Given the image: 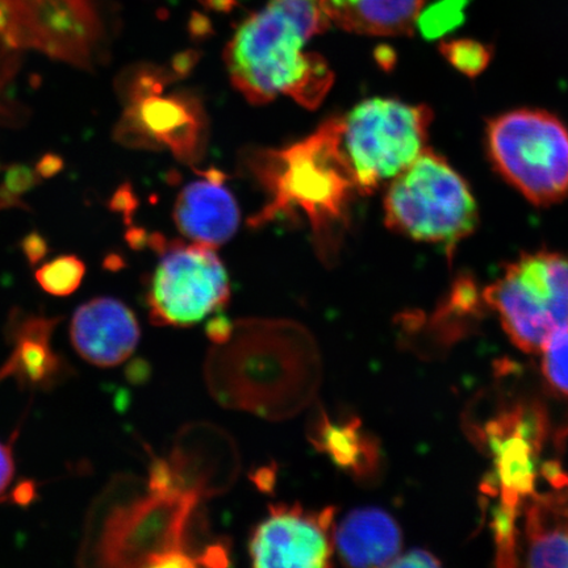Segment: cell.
I'll list each match as a JSON object with an SVG mask.
<instances>
[{
    "mask_svg": "<svg viewBox=\"0 0 568 568\" xmlns=\"http://www.w3.org/2000/svg\"><path fill=\"white\" fill-rule=\"evenodd\" d=\"M329 26L323 0H270L225 48L233 87L253 104L286 95L316 109L332 88L333 73L323 57L305 52V45Z\"/></svg>",
    "mask_w": 568,
    "mask_h": 568,
    "instance_id": "1",
    "label": "cell"
},
{
    "mask_svg": "<svg viewBox=\"0 0 568 568\" xmlns=\"http://www.w3.org/2000/svg\"><path fill=\"white\" fill-rule=\"evenodd\" d=\"M341 130L343 119L332 118L307 139L280 151L257 152L248 163L268 196L252 224L304 216L320 258L328 264L343 243L353 197L359 194L341 145Z\"/></svg>",
    "mask_w": 568,
    "mask_h": 568,
    "instance_id": "2",
    "label": "cell"
},
{
    "mask_svg": "<svg viewBox=\"0 0 568 568\" xmlns=\"http://www.w3.org/2000/svg\"><path fill=\"white\" fill-rule=\"evenodd\" d=\"M149 494L106 510L91 554L102 567H190L184 550L191 516L201 495L178 487Z\"/></svg>",
    "mask_w": 568,
    "mask_h": 568,
    "instance_id": "3",
    "label": "cell"
},
{
    "mask_svg": "<svg viewBox=\"0 0 568 568\" xmlns=\"http://www.w3.org/2000/svg\"><path fill=\"white\" fill-rule=\"evenodd\" d=\"M390 231L452 254L477 229V202L470 187L442 155L425 149L389 182L385 197Z\"/></svg>",
    "mask_w": 568,
    "mask_h": 568,
    "instance_id": "4",
    "label": "cell"
},
{
    "mask_svg": "<svg viewBox=\"0 0 568 568\" xmlns=\"http://www.w3.org/2000/svg\"><path fill=\"white\" fill-rule=\"evenodd\" d=\"M486 144L497 172L532 204L568 197V130L551 113H503L488 123Z\"/></svg>",
    "mask_w": 568,
    "mask_h": 568,
    "instance_id": "5",
    "label": "cell"
},
{
    "mask_svg": "<svg viewBox=\"0 0 568 568\" xmlns=\"http://www.w3.org/2000/svg\"><path fill=\"white\" fill-rule=\"evenodd\" d=\"M341 119V145L359 194L368 195L393 181L425 151L433 113L426 105L373 98Z\"/></svg>",
    "mask_w": 568,
    "mask_h": 568,
    "instance_id": "6",
    "label": "cell"
},
{
    "mask_svg": "<svg viewBox=\"0 0 568 568\" xmlns=\"http://www.w3.org/2000/svg\"><path fill=\"white\" fill-rule=\"evenodd\" d=\"M485 301L517 347L542 352L556 333L568 331V254L521 255L486 288Z\"/></svg>",
    "mask_w": 568,
    "mask_h": 568,
    "instance_id": "7",
    "label": "cell"
},
{
    "mask_svg": "<svg viewBox=\"0 0 568 568\" xmlns=\"http://www.w3.org/2000/svg\"><path fill=\"white\" fill-rule=\"evenodd\" d=\"M111 0H0V39L88 69L109 36Z\"/></svg>",
    "mask_w": 568,
    "mask_h": 568,
    "instance_id": "8",
    "label": "cell"
},
{
    "mask_svg": "<svg viewBox=\"0 0 568 568\" xmlns=\"http://www.w3.org/2000/svg\"><path fill=\"white\" fill-rule=\"evenodd\" d=\"M159 251L161 258L148 288L153 324L189 328L230 302L229 273L215 247L160 243Z\"/></svg>",
    "mask_w": 568,
    "mask_h": 568,
    "instance_id": "9",
    "label": "cell"
},
{
    "mask_svg": "<svg viewBox=\"0 0 568 568\" xmlns=\"http://www.w3.org/2000/svg\"><path fill=\"white\" fill-rule=\"evenodd\" d=\"M336 509H304L300 504H275L254 528L248 556L254 567L325 568L335 551Z\"/></svg>",
    "mask_w": 568,
    "mask_h": 568,
    "instance_id": "10",
    "label": "cell"
},
{
    "mask_svg": "<svg viewBox=\"0 0 568 568\" xmlns=\"http://www.w3.org/2000/svg\"><path fill=\"white\" fill-rule=\"evenodd\" d=\"M524 410H513L489 423L487 444L494 454L495 471L487 487L499 493V507L518 514L535 494L539 425Z\"/></svg>",
    "mask_w": 568,
    "mask_h": 568,
    "instance_id": "11",
    "label": "cell"
},
{
    "mask_svg": "<svg viewBox=\"0 0 568 568\" xmlns=\"http://www.w3.org/2000/svg\"><path fill=\"white\" fill-rule=\"evenodd\" d=\"M61 317L12 311L7 338L12 352L0 367V382L13 379L21 389H52L71 374L68 362L52 346Z\"/></svg>",
    "mask_w": 568,
    "mask_h": 568,
    "instance_id": "12",
    "label": "cell"
},
{
    "mask_svg": "<svg viewBox=\"0 0 568 568\" xmlns=\"http://www.w3.org/2000/svg\"><path fill=\"white\" fill-rule=\"evenodd\" d=\"M141 337L133 312L113 297H97L75 311L70 338L84 361L113 367L131 357Z\"/></svg>",
    "mask_w": 568,
    "mask_h": 568,
    "instance_id": "13",
    "label": "cell"
},
{
    "mask_svg": "<svg viewBox=\"0 0 568 568\" xmlns=\"http://www.w3.org/2000/svg\"><path fill=\"white\" fill-rule=\"evenodd\" d=\"M174 222L191 243L215 248L229 243L239 229L240 209L223 175L211 170L189 183L176 199Z\"/></svg>",
    "mask_w": 568,
    "mask_h": 568,
    "instance_id": "14",
    "label": "cell"
},
{
    "mask_svg": "<svg viewBox=\"0 0 568 568\" xmlns=\"http://www.w3.org/2000/svg\"><path fill=\"white\" fill-rule=\"evenodd\" d=\"M202 119L196 105L175 97H146L126 111L118 136L125 141L149 140L172 148L181 159H193L202 146Z\"/></svg>",
    "mask_w": 568,
    "mask_h": 568,
    "instance_id": "15",
    "label": "cell"
},
{
    "mask_svg": "<svg viewBox=\"0 0 568 568\" xmlns=\"http://www.w3.org/2000/svg\"><path fill=\"white\" fill-rule=\"evenodd\" d=\"M525 500V545L530 567H568V477Z\"/></svg>",
    "mask_w": 568,
    "mask_h": 568,
    "instance_id": "16",
    "label": "cell"
},
{
    "mask_svg": "<svg viewBox=\"0 0 568 568\" xmlns=\"http://www.w3.org/2000/svg\"><path fill=\"white\" fill-rule=\"evenodd\" d=\"M402 541L399 525L378 508L354 509L335 529L338 558L351 567H388Z\"/></svg>",
    "mask_w": 568,
    "mask_h": 568,
    "instance_id": "17",
    "label": "cell"
},
{
    "mask_svg": "<svg viewBox=\"0 0 568 568\" xmlns=\"http://www.w3.org/2000/svg\"><path fill=\"white\" fill-rule=\"evenodd\" d=\"M331 23L367 36H408L428 0H323Z\"/></svg>",
    "mask_w": 568,
    "mask_h": 568,
    "instance_id": "18",
    "label": "cell"
},
{
    "mask_svg": "<svg viewBox=\"0 0 568 568\" xmlns=\"http://www.w3.org/2000/svg\"><path fill=\"white\" fill-rule=\"evenodd\" d=\"M310 438L318 452L325 453L333 464L365 480L379 471L381 453L378 443L362 430L358 418L335 422L318 412L310 429Z\"/></svg>",
    "mask_w": 568,
    "mask_h": 568,
    "instance_id": "19",
    "label": "cell"
},
{
    "mask_svg": "<svg viewBox=\"0 0 568 568\" xmlns=\"http://www.w3.org/2000/svg\"><path fill=\"white\" fill-rule=\"evenodd\" d=\"M87 266L75 255H61L36 272V281L47 294L69 296L81 286Z\"/></svg>",
    "mask_w": 568,
    "mask_h": 568,
    "instance_id": "20",
    "label": "cell"
},
{
    "mask_svg": "<svg viewBox=\"0 0 568 568\" xmlns=\"http://www.w3.org/2000/svg\"><path fill=\"white\" fill-rule=\"evenodd\" d=\"M439 52L454 68L468 77L481 74L493 57L491 47L471 39L443 41Z\"/></svg>",
    "mask_w": 568,
    "mask_h": 568,
    "instance_id": "21",
    "label": "cell"
},
{
    "mask_svg": "<svg viewBox=\"0 0 568 568\" xmlns=\"http://www.w3.org/2000/svg\"><path fill=\"white\" fill-rule=\"evenodd\" d=\"M468 0H439L420 12L416 26L425 39L435 40L464 23Z\"/></svg>",
    "mask_w": 568,
    "mask_h": 568,
    "instance_id": "22",
    "label": "cell"
},
{
    "mask_svg": "<svg viewBox=\"0 0 568 568\" xmlns=\"http://www.w3.org/2000/svg\"><path fill=\"white\" fill-rule=\"evenodd\" d=\"M542 371L550 385L568 395V331L556 333L544 346Z\"/></svg>",
    "mask_w": 568,
    "mask_h": 568,
    "instance_id": "23",
    "label": "cell"
},
{
    "mask_svg": "<svg viewBox=\"0 0 568 568\" xmlns=\"http://www.w3.org/2000/svg\"><path fill=\"white\" fill-rule=\"evenodd\" d=\"M40 178L36 175L30 168L24 165H13L7 170L3 186L12 195L20 197L32 190L38 184Z\"/></svg>",
    "mask_w": 568,
    "mask_h": 568,
    "instance_id": "24",
    "label": "cell"
},
{
    "mask_svg": "<svg viewBox=\"0 0 568 568\" xmlns=\"http://www.w3.org/2000/svg\"><path fill=\"white\" fill-rule=\"evenodd\" d=\"M13 475H16V462H13L12 445L0 443V503L7 500Z\"/></svg>",
    "mask_w": 568,
    "mask_h": 568,
    "instance_id": "25",
    "label": "cell"
},
{
    "mask_svg": "<svg viewBox=\"0 0 568 568\" xmlns=\"http://www.w3.org/2000/svg\"><path fill=\"white\" fill-rule=\"evenodd\" d=\"M21 251H23L28 262L34 266L47 257L49 246L47 240L40 233L32 232L21 241Z\"/></svg>",
    "mask_w": 568,
    "mask_h": 568,
    "instance_id": "26",
    "label": "cell"
},
{
    "mask_svg": "<svg viewBox=\"0 0 568 568\" xmlns=\"http://www.w3.org/2000/svg\"><path fill=\"white\" fill-rule=\"evenodd\" d=\"M442 562L433 556V554L425 550H412L404 556H397L388 567H439Z\"/></svg>",
    "mask_w": 568,
    "mask_h": 568,
    "instance_id": "27",
    "label": "cell"
},
{
    "mask_svg": "<svg viewBox=\"0 0 568 568\" xmlns=\"http://www.w3.org/2000/svg\"><path fill=\"white\" fill-rule=\"evenodd\" d=\"M38 497V486L32 480L20 481L18 486L13 487L10 499L13 504L20 507L31 506Z\"/></svg>",
    "mask_w": 568,
    "mask_h": 568,
    "instance_id": "28",
    "label": "cell"
},
{
    "mask_svg": "<svg viewBox=\"0 0 568 568\" xmlns=\"http://www.w3.org/2000/svg\"><path fill=\"white\" fill-rule=\"evenodd\" d=\"M63 169V160L60 155L54 153H47L42 155L38 165H36V174L39 175L40 180H51L54 175L59 174Z\"/></svg>",
    "mask_w": 568,
    "mask_h": 568,
    "instance_id": "29",
    "label": "cell"
},
{
    "mask_svg": "<svg viewBox=\"0 0 568 568\" xmlns=\"http://www.w3.org/2000/svg\"><path fill=\"white\" fill-rule=\"evenodd\" d=\"M207 332L211 339L222 344L232 336V324L225 317H216L209 324Z\"/></svg>",
    "mask_w": 568,
    "mask_h": 568,
    "instance_id": "30",
    "label": "cell"
},
{
    "mask_svg": "<svg viewBox=\"0 0 568 568\" xmlns=\"http://www.w3.org/2000/svg\"><path fill=\"white\" fill-rule=\"evenodd\" d=\"M11 207H23L20 197L12 195L4 186L0 187V210Z\"/></svg>",
    "mask_w": 568,
    "mask_h": 568,
    "instance_id": "31",
    "label": "cell"
}]
</instances>
